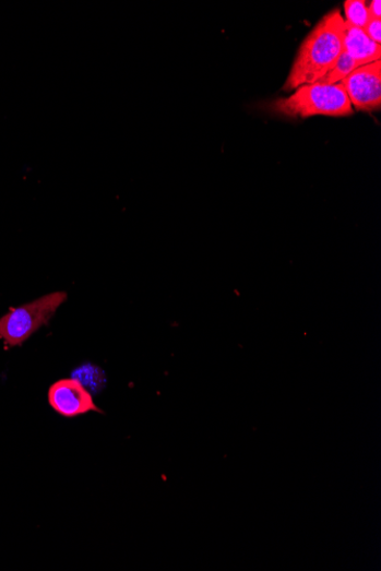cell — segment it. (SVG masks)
I'll return each mask as SVG.
<instances>
[{
  "mask_svg": "<svg viewBox=\"0 0 381 571\" xmlns=\"http://www.w3.org/2000/svg\"><path fill=\"white\" fill-rule=\"evenodd\" d=\"M344 36L345 20L341 11L324 15L300 45L283 90L293 92L322 80L343 53Z\"/></svg>",
  "mask_w": 381,
  "mask_h": 571,
  "instance_id": "1",
  "label": "cell"
},
{
  "mask_svg": "<svg viewBox=\"0 0 381 571\" xmlns=\"http://www.w3.org/2000/svg\"><path fill=\"white\" fill-rule=\"evenodd\" d=\"M275 115L307 119L314 116L347 117L354 114L350 100L341 83L303 85L286 98L271 104Z\"/></svg>",
  "mask_w": 381,
  "mask_h": 571,
  "instance_id": "2",
  "label": "cell"
},
{
  "mask_svg": "<svg viewBox=\"0 0 381 571\" xmlns=\"http://www.w3.org/2000/svg\"><path fill=\"white\" fill-rule=\"evenodd\" d=\"M67 298L66 293H53L12 308L7 316L0 318V340L8 347H17L28 342L33 334L48 324Z\"/></svg>",
  "mask_w": 381,
  "mask_h": 571,
  "instance_id": "3",
  "label": "cell"
},
{
  "mask_svg": "<svg viewBox=\"0 0 381 571\" xmlns=\"http://www.w3.org/2000/svg\"><path fill=\"white\" fill-rule=\"evenodd\" d=\"M352 107L361 112H376L381 107V61L355 69L341 82Z\"/></svg>",
  "mask_w": 381,
  "mask_h": 571,
  "instance_id": "4",
  "label": "cell"
},
{
  "mask_svg": "<svg viewBox=\"0 0 381 571\" xmlns=\"http://www.w3.org/2000/svg\"><path fill=\"white\" fill-rule=\"evenodd\" d=\"M48 403L61 417L71 419L91 412L102 413L93 395L73 378L61 379L48 389Z\"/></svg>",
  "mask_w": 381,
  "mask_h": 571,
  "instance_id": "5",
  "label": "cell"
},
{
  "mask_svg": "<svg viewBox=\"0 0 381 571\" xmlns=\"http://www.w3.org/2000/svg\"><path fill=\"white\" fill-rule=\"evenodd\" d=\"M343 50L361 67L381 59V46L372 41L364 29L345 22Z\"/></svg>",
  "mask_w": 381,
  "mask_h": 571,
  "instance_id": "6",
  "label": "cell"
},
{
  "mask_svg": "<svg viewBox=\"0 0 381 571\" xmlns=\"http://www.w3.org/2000/svg\"><path fill=\"white\" fill-rule=\"evenodd\" d=\"M71 378L79 380L92 395L104 391L107 384L105 371L91 362L75 369Z\"/></svg>",
  "mask_w": 381,
  "mask_h": 571,
  "instance_id": "7",
  "label": "cell"
},
{
  "mask_svg": "<svg viewBox=\"0 0 381 571\" xmlns=\"http://www.w3.org/2000/svg\"><path fill=\"white\" fill-rule=\"evenodd\" d=\"M361 66L353 60L349 56L343 53L338 58L335 66L330 70L318 83L326 85H335L341 83L345 78L350 74L355 69L360 68Z\"/></svg>",
  "mask_w": 381,
  "mask_h": 571,
  "instance_id": "8",
  "label": "cell"
},
{
  "mask_svg": "<svg viewBox=\"0 0 381 571\" xmlns=\"http://www.w3.org/2000/svg\"><path fill=\"white\" fill-rule=\"evenodd\" d=\"M345 22L360 29H365L370 20L368 8L364 0H347L344 3Z\"/></svg>",
  "mask_w": 381,
  "mask_h": 571,
  "instance_id": "9",
  "label": "cell"
},
{
  "mask_svg": "<svg viewBox=\"0 0 381 571\" xmlns=\"http://www.w3.org/2000/svg\"><path fill=\"white\" fill-rule=\"evenodd\" d=\"M364 31H365L366 35L372 41L380 45V43H381V20L370 17V20Z\"/></svg>",
  "mask_w": 381,
  "mask_h": 571,
  "instance_id": "10",
  "label": "cell"
},
{
  "mask_svg": "<svg viewBox=\"0 0 381 571\" xmlns=\"http://www.w3.org/2000/svg\"><path fill=\"white\" fill-rule=\"evenodd\" d=\"M368 12L371 19L381 20V3L379 0H373L368 8Z\"/></svg>",
  "mask_w": 381,
  "mask_h": 571,
  "instance_id": "11",
  "label": "cell"
}]
</instances>
